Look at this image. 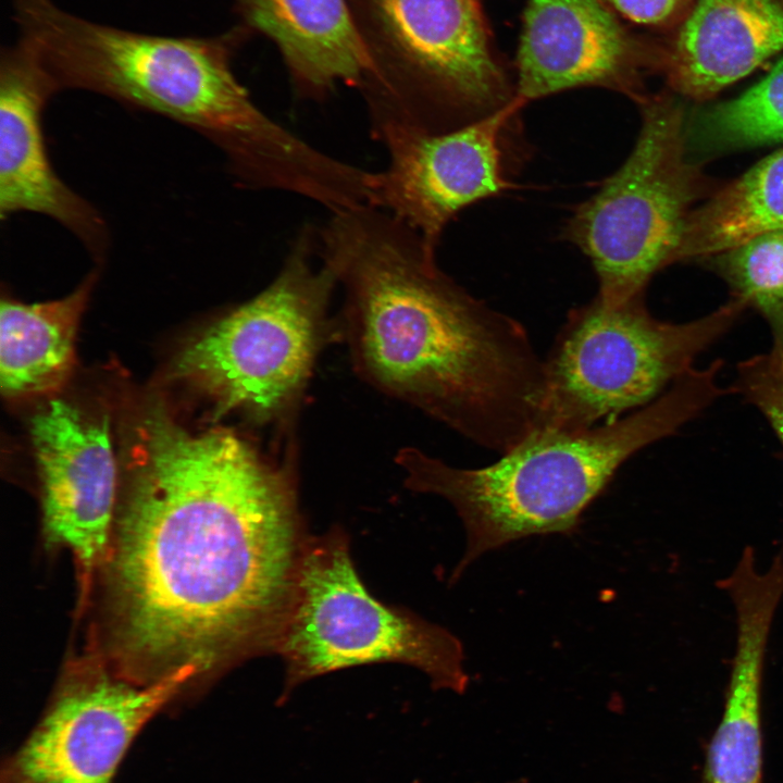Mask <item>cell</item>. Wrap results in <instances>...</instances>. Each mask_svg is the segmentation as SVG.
<instances>
[{"label":"cell","mask_w":783,"mask_h":783,"mask_svg":"<svg viewBox=\"0 0 783 783\" xmlns=\"http://www.w3.org/2000/svg\"><path fill=\"white\" fill-rule=\"evenodd\" d=\"M129 452L100 567L111 672L149 685L275 651L308 540L289 465L225 428L190 433L160 405Z\"/></svg>","instance_id":"6da1fadb"},{"label":"cell","mask_w":783,"mask_h":783,"mask_svg":"<svg viewBox=\"0 0 783 783\" xmlns=\"http://www.w3.org/2000/svg\"><path fill=\"white\" fill-rule=\"evenodd\" d=\"M318 234L345 293L341 334L368 383L501 455L542 428L545 360L519 321L458 285L381 209L332 213Z\"/></svg>","instance_id":"7a4b0ae2"},{"label":"cell","mask_w":783,"mask_h":783,"mask_svg":"<svg viewBox=\"0 0 783 783\" xmlns=\"http://www.w3.org/2000/svg\"><path fill=\"white\" fill-rule=\"evenodd\" d=\"M722 366L714 360L693 368L616 421L573 432L538 431L486 467L457 468L418 448L400 449L395 460L408 488L445 498L463 522L467 549L452 575L511 542L575 530L627 459L676 433L724 394Z\"/></svg>","instance_id":"3957f363"},{"label":"cell","mask_w":783,"mask_h":783,"mask_svg":"<svg viewBox=\"0 0 783 783\" xmlns=\"http://www.w3.org/2000/svg\"><path fill=\"white\" fill-rule=\"evenodd\" d=\"M17 35L39 53L60 91L94 92L198 133L227 161L251 157L272 126L233 70L251 32L144 33L80 16L55 0H10Z\"/></svg>","instance_id":"277c9868"},{"label":"cell","mask_w":783,"mask_h":783,"mask_svg":"<svg viewBox=\"0 0 783 783\" xmlns=\"http://www.w3.org/2000/svg\"><path fill=\"white\" fill-rule=\"evenodd\" d=\"M371 72V132L458 128L514 102L478 0H346Z\"/></svg>","instance_id":"5b68a950"},{"label":"cell","mask_w":783,"mask_h":783,"mask_svg":"<svg viewBox=\"0 0 783 783\" xmlns=\"http://www.w3.org/2000/svg\"><path fill=\"white\" fill-rule=\"evenodd\" d=\"M318 231L297 236L274 279L210 326L178 356L175 372L215 400V417L244 410L259 422L287 418L314 362L338 332L328 316L338 285Z\"/></svg>","instance_id":"8992f818"},{"label":"cell","mask_w":783,"mask_h":783,"mask_svg":"<svg viewBox=\"0 0 783 783\" xmlns=\"http://www.w3.org/2000/svg\"><path fill=\"white\" fill-rule=\"evenodd\" d=\"M744 308L733 298L684 323L652 316L644 296L617 304L596 296L572 309L544 359L542 430L580 431L648 405L694 368Z\"/></svg>","instance_id":"52a82bcc"},{"label":"cell","mask_w":783,"mask_h":783,"mask_svg":"<svg viewBox=\"0 0 783 783\" xmlns=\"http://www.w3.org/2000/svg\"><path fill=\"white\" fill-rule=\"evenodd\" d=\"M275 651L285 663L283 699L318 675L377 662L418 668L434 688L463 693L469 682L461 642L444 627L373 597L340 530L308 538Z\"/></svg>","instance_id":"ba28073f"},{"label":"cell","mask_w":783,"mask_h":783,"mask_svg":"<svg viewBox=\"0 0 783 783\" xmlns=\"http://www.w3.org/2000/svg\"><path fill=\"white\" fill-rule=\"evenodd\" d=\"M639 107L632 151L563 231L591 261L597 296L609 304L644 296L655 273L676 261L687 209L700 190L685 157L682 108L664 94L647 96Z\"/></svg>","instance_id":"9c48e42d"},{"label":"cell","mask_w":783,"mask_h":783,"mask_svg":"<svg viewBox=\"0 0 783 783\" xmlns=\"http://www.w3.org/2000/svg\"><path fill=\"white\" fill-rule=\"evenodd\" d=\"M520 102L458 128L425 133L383 127L373 137L388 161L369 172L366 204L415 232L428 253L464 208L513 187L508 145Z\"/></svg>","instance_id":"30bf717a"},{"label":"cell","mask_w":783,"mask_h":783,"mask_svg":"<svg viewBox=\"0 0 783 783\" xmlns=\"http://www.w3.org/2000/svg\"><path fill=\"white\" fill-rule=\"evenodd\" d=\"M192 679L182 670L149 685L105 671L70 680L11 760L3 783H111L142 726Z\"/></svg>","instance_id":"8fae6325"},{"label":"cell","mask_w":783,"mask_h":783,"mask_svg":"<svg viewBox=\"0 0 783 783\" xmlns=\"http://www.w3.org/2000/svg\"><path fill=\"white\" fill-rule=\"evenodd\" d=\"M659 49L635 37L602 0H527L515 59V100L601 87L638 104Z\"/></svg>","instance_id":"7c38bea8"},{"label":"cell","mask_w":783,"mask_h":783,"mask_svg":"<svg viewBox=\"0 0 783 783\" xmlns=\"http://www.w3.org/2000/svg\"><path fill=\"white\" fill-rule=\"evenodd\" d=\"M60 92L35 47L16 36L0 51V216L30 212L72 233L100 260L110 233L101 213L54 171L46 146L44 112Z\"/></svg>","instance_id":"4fadbf2b"},{"label":"cell","mask_w":783,"mask_h":783,"mask_svg":"<svg viewBox=\"0 0 783 783\" xmlns=\"http://www.w3.org/2000/svg\"><path fill=\"white\" fill-rule=\"evenodd\" d=\"M42 487L44 534L69 549L87 583L104 560L115 507L116 468L109 422L55 399L32 421Z\"/></svg>","instance_id":"5bb4252c"},{"label":"cell","mask_w":783,"mask_h":783,"mask_svg":"<svg viewBox=\"0 0 783 783\" xmlns=\"http://www.w3.org/2000/svg\"><path fill=\"white\" fill-rule=\"evenodd\" d=\"M783 50V0H695L658 69L678 92L707 99Z\"/></svg>","instance_id":"9a60e30c"},{"label":"cell","mask_w":783,"mask_h":783,"mask_svg":"<svg viewBox=\"0 0 783 783\" xmlns=\"http://www.w3.org/2000/svg\"><path fill=\"white\" fill-rule=\"evenodd\" d=\"M251 33L278 49L293 85L322 101L338 83L358 90L371 62L346 0H227Z\"/></svg>","instance_id":"2e32d148"},{"label":"cell","mask_w":783,"mask_h":783,"mask_svg":"<svg viewBox=\"0 0 783 783\" xmlns=\"http://www.w3.org/2000/svg\"><path fill=\"white\" fill-rule=\"evenodd\" d=\"M98 275L90 272L70 295L51 301L1 300L0 383L8 396L38 395L58 389L74 364V341L80 315Z\"/></svg>","instance_id":"e0dca14e"},{"label":"cell","mask_w":783,"mask_h":783,"mask_svg":"<svg viewBox=\"0 0 783 783\" xmlns=\"http://www.w3.org/2000/svg\"><path fill=\"white\" fill-rule=\"evenodd\" d=\"M783 229V150L763 159L691 212L676 261L721 253Z\"/></svg>","instance_id":"ac0fdd59"},{"label":"cell","mask_w":783,"mask_h":783,"mask_svg":"<svg viewBox=\"0 0 783 783\" xmlns=\"http://www.w3.org/2000/svg\"><path fill=\"white\" fill-rule=\"evenodd\" d=\"M767 637L736 636L721 721L708 746L701 783H762L761 683Z\"/></svg>","instance_id":"d6986e66"},{"label":"cell","mask_w":783,"mask_h":783,"mask_svg":"<svg viewBox=\"0 0 783 783\" xmlns=\"http://www.w3.org/2000/svg\"><path fill=\"white\" fill-rule=\"evenodd\" d=\"M718 270L734 299L754 308L768 323L771 351L783 359V229L721 252Z\"/></svg>","instance_id":"ffe728a7"},{"label":"cell","mask_w":783,"mask_h":783,"mask_svg":"<svg viewBox=\"0 0 783 783\" xmlns=\"http://www.w3.org/2000/svg\"><path fill=\"white\" fill-rule=\"evenodd\" d=\"M701 130L726 148L783 141V58L743 95L709 110Z\"/></svg>","instance_id":"44dd1931"},{"label":"cell","mask_w":783,"mask_h":783,"mask_svg":"<svg viewBox=\"0 0 783 783\" xmlns=\"http://www.w3.org/2000/svg\"><path fill=\"white\" fill-rule=\"evenodd\" d=\"M733 389L762 413L783 447V359L770 350L742 361Z\"/></svg>","instance_id":"7402d4cb"},{"label":"cell","mask_w":783,"mask_h":783,"mask_svg":"<svg viewBox=\"0 0 783 783\" xmlns=\"http://www.w3.org/2000/svg\"><path fill=\"white\" fill-rule=\"evenodd\" d=\"M625 21L642 26H663L676 18L691 0H602Z\"/></svg>","instance_id":"603a6c76"}]
</instances>
